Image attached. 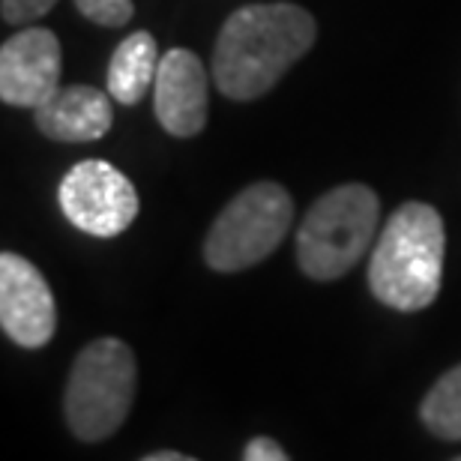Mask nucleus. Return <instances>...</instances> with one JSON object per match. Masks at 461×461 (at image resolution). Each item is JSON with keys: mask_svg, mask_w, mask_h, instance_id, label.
I'll use <instances>...</instances> for the list:
<instances>
[{"mask_svg": "<svg viewBox=\"0 0 461 461\" xmlns=\"http://www.w3.org/2000/svg\"><path fill=\"white\" fill-rule=\"evenodd\" d=\"M315 42V18L294 4L240 6L219 31L213 81L219 94L249 103L270 94Z\"/></svg>", "mask_w": 461, "mask_h": 461, "instance_id": "f257e3e1", "label": "nucleus"}, {"mask_svg": "<svg viewBox=\"0 0 461 461\" xmlns=\"http://www.w3.org/2000/svg\"><path fill=\"white\" fill-rule=\"evenodd\" d=\"M447 234L431 204L408 201L386 219L368 261V288L395 312H420L435 303L444 282Z\"/></svg>", "mask_w": 461, "mask_h": 461, "instance_id": "f03ea898", "label": "nucleus"}, {"mask_svg": "<svg viewBox=\"0 0 461 461\" xmlns=\"http://www.w3.org/2000/svg\"><path fill=\"white\" fill-rule=\"evenodd\" d=\"M138 363L120 339H96L72 363L63 413L67 426L85 444H99L123 426L135 402Z\"/></svg>", "mask_w": 461, "mask_h": 461, "instance_id": "7ed1b4c3", "label": "nucleus"}, {"mask_svg": "<svg viewBox=\"0 0 461 461\" xmlns=\"http://www.w3.org/2000/svg\"><path fill=\"white\" fill-rule=\"evenodd\" d=\"M381 219V201L363 183L330 189L309 207L297 234V261L309 279L333 282L363 261Z\"/></svg>", "mask_w": 461, "mask_h": 461, "instance_id": "20e7f679", "label": "nucleus"}, {"mask_svg": "<svg viewBox=\"0 0 461 461\" xmlns=\"http://www.w3.org/2000/svg\"><path fill=\"white\" fill-rule=\"evenodd\" d=\"M294 222V201L279 183H252L216 216L204 261L216 273H240L276 252Z\"/></svg>", "mask_w": 461, "mask_h": 461, "instance_id": "39448f33", "label": "nucleus"}, {"mask_svg": "<svg viewBox=\"0 0 461 461\" xmlns=\"http://www.w3.org/2000/svg\"><path fill=\"white\" fill-rule=\"evenodd\" d=\"M63 216L90 237H117L135 222L138 192L132 180L103 159L72 165L60 180Z\"/></svg>", "mask_w": 461, "mask_h": 461, "instance_id": "423d86ee", "label": "nucleus"}, {"mask_svg": "<svg viewBox=\"0 0 461 461\" xmlns=\"http://www.w3.org/2000/svg\"><path fill=\"white\" fill-rule=\"evenodd\" d=\"M0 327L22 348H42L58 327V306L45 276L15 252L0 255Z\"/></svg>", "mask_w": 461, "mask_h": 461, "instance_id": "0eeeda50", "label": "nucleus"}, {"mask_svg": "<svg viewBox=\"0 0 461 461\" xmlns=\"http://www.w3.org/2000/svg\"><path fill=\"white\" fill-rule=\"evenodd\" d=\"M60 90V42L49 27H27L0 49V99L40 108Z\"/></svg>", "mask_w": 461, "mask_h": 461, "instance_id": "6e6552de", "label": "nucleus"}, {"mask_svg": "<svg viewBox=\"0 0 461 461\" xmlns=\"http://www.w3.org/2000/svg\"><path fill=\"white\" fill-rule=\"evenodd\" d=\"M153 112L165 132L177 138L198 135L207 123V69L195 51L171 49L156 72Z\"/></svg>", "mask_w": 461, "mask_h": 461, "instance_id": "1a4fd4ad", "label": "nucleus"}, {"mask_svg": "<svg viewBox=\"0 0 461 461\" xmlns=\"http://www.w3.org/2000/svg\"><path fill=\"white\" fill-rule=\"evenodd\" d=\"M112 94H103L96 87L72 85L60 87L49 103L36 108V126L51 141L87 144L103 138L114 123Z\"/></svg>", "mask_w": 461, "mask_h": 461, "instance_id": "9d476101", "label": "nucleus"}, {"mask_svg": "<svg viewBox=\"0 0 461 461\" xmlns=\"http://www.w3.org/2000/svg\"><path fill=\"white\" fill-rule=\"evenodd\" d=\"M159 51L156 40L147 31H138L126 36L117 45L112 63H108V94L120 105L141 103L144 94L156 85V72H159Z\"/></svg>", "mask_w": 461, "mask_h": 461, "instance_id": "9b49d317", "label": "nucleus"}, {"mask_svg": "<svg viewBox=\"0 0 461 461\" xmlns=\"http://www.w3.org/2000/svg\"><path fill=\"white\" fill-rule=\"evenodd\" d=\"M420 420L431 435L444 440H461V363L431 386L420 404Z\"/></svg>", "mask_w": 461, "mask_h": 461, "instance_id": "f8f14e48", "label": "nucleus"}, {"mask_svg": "<svg viewBox=\"0 0 461 461\" xmlns=\"http://www.w3.org/2000/svg\"><path fill=\"white\" fill-rule=\"evenodd\" d=\"M78 13L103 27H123L132 18V0H76Z\"/></svg>", "mask_w": 461, "mask_h": 461, "instance_id": "ddd939ff", "label": "nucleus"}, {"mask_svg": "<svg viewBox=\"0 0 461 461\" xmlns=\"http://www.w3.org/2000/svg\"><path fill=\"white\" fill-rule=\"evenodd\" d=\"M58 0H4V18L13 24L33 22V18L45 15Z\"/></svg>", "mask_w": 461, "mask_h": 461, "instance_id": "4468645a", "label": "nucleus"}, {"mask_svg": "<svg viewBox=\"0 0 461 461\" xmlns=\"http://www.w3.org/2000/svg\"><path fill=\"white\" fill-rule=\"evenodd\" d=\"M243 461H291L282 444L273 438H252L243 449Z\"/></svg>", "mask_w": 461, "mask_h": 461, "instance_id": "2eb2a0df", "label": "nucleus"}, {"mask_svg": "<svg viewBox=\"0 0 461 461\" xmlns=\"http://www.w3.org/2000/svg\"><path fill=\"white\" fill-rule=\"evenodd\" d=\"M141 461H198V458H192V456H183V453H171V449H162V453L144 456Z\"/></svg>", "mask_w": 461, "mask_h": 461, "instance_id": "dca6fc26", "label": "nucleus"}, {"mask_svg": "<svg viewBox=\"0 0 461 461\" xmlns=\"http://www.w3.org/2000/svg\"><path fill=\"white\" fill-rule=\"evenodd\" d=\"M453 461H461V456H458V458H453Z\"/></svg>", "mask_w": 461, "mask_h": 461, "instance_id": "f3484780", "label": "nucleus"}]
</instances>
